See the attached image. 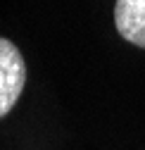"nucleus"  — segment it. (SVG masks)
<instances>
[{"instance_id":"2","label":"nucleus","mask_w":145,"mask_h":150,"mask_svg":"<svg viewBox=\"0 0 145 150\" xmlns=\"http://www.w3.org/2000/svg\"><path fill=\"white\" fill-rule=\"evenodd\" d=\"M114 26L126 43L145 50V0H117Z\"/></svg>"},{"instance_id":"1","label":"nucleus","mask_w":145,"mask_h":150,"mask_svg":"<svg viewBox=\"0 0 145 150\" xmlns=\"http://www.w3.org/2000/svg\"><path fill=\"white\" fill-rule=\"evenodd\" d=\"M26 86V62L22 50L0 36V119L7 117Z\"/></svg>"}]
</instances>
